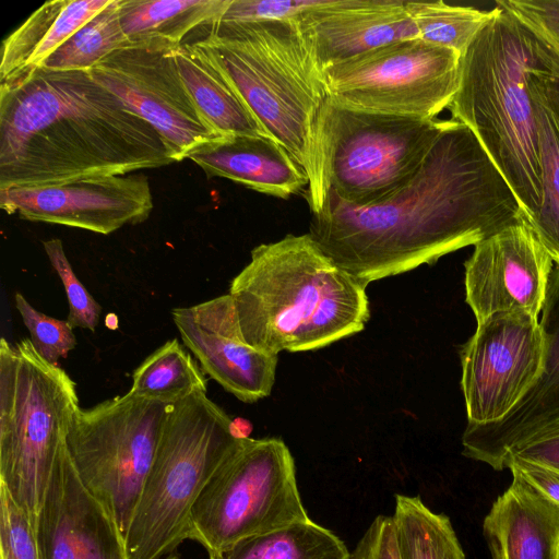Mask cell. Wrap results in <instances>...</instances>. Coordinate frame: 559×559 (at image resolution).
I'll list each match as a JSON object with an SVG mask.
<instances>
[{
	"instance_id": "6da1fadb",
	"label": "cell",
	"mask_w": 559,
	"mask_h": 559,
	"mask_svg": "<svg viewBox=\"0 0 559 559\" xmlns=\"http://www.w3.org/2000/svg\"><path fill=\"white\" fill-rule=\"evenodd\" d=\"M523 215L473 131L450 119L406 187L368 206L348 204L329 191L308 234L367 287L476 245Z\"/></svg>"
},
{
	"instance_id": "7a4b0ae2",
	"label": "cell",
	"mask_w": 559,
	"mask_h": 559,
	"mask_svg": "<svg viewBox=\"0 0 559 559\" xmlns=\"http://www.w3.org/2000/svg\"><path fill=\"white\" fill-rule=\"evenodd\" d=\"M174 162L159 133L88 71L38 68L0 83V190Z\"/></svg>"
},
{
	"instance_id": "3957f363",
	"label": "cell",
	"mask_w": 559,
	"mask_h": 559,
	"mask_svg": "<svg viewBox=\"0 0 559 559\" xmlns=\"http://www.w3.org/2000/svg\"><path fill=\"white\" fill-rule=\"evenodd\" d=\"M228 294L245 340L274 355L325 347L362 331L370 318L366 286L309 234L253 248Z\"/></svg>"
},
{
	"instance_id": "277c9868",
	"label": "cell",
	"mask_w": 559,
	"mask_h": 559,
	"mask_svg": "<svg viewBox=\"0 0 559 559\" xmlns=\"http://www.w3.org/2000/svg\"><path fill=\"white\" fill-rule=\"evenodd\" d=\"M209 26L202 43L270 136L305 170V195L318 213L328 194L322 121L330 95L297 21Z\"/></svg>"
},
{
	"instance_id": "5b68a950",
	"label": "cell",
	"mask_w": 559,
	"mask_h": 559,
	"mask_svg": "<svg viewBox=\"0 0 559 559\" xmlns=\"http://www.w3.org/2000/svg\"><path fill=\"white\" fill-rule=\"evenodd\" d=\"M496 7L462 56L448 109L452 120L476 135L532 222L542 204L543 173L530 81L556 60L513 15Z\"/></svg>"
},
{
	"instance_id": "8992f818",
	"label": "cell",
	"mask_w": 559,
	"mask_h": 559,
	"mask_svg": "<svg viewBox=\"0 0 559 559\" xmlns=\"http://www.w3.org/2000/svg\"><path fill=\"white\" fill-rule=\"evenodd\" d=\"M231 421L204 391L168 406L124 536L128 559H163L188 539L197 498L242 440L233 435Z\"/></svg>"
},
{
	"instance_id": "52a82bcc",
	"label": "cell",
	"mask_w": 559,
	"mask_h": 559,
	"mask_svg": "<svg viewBox=\"0 0 559 559\" xmlns=\"http://www.w3.org/2000/svg\"><path fill=\"white\" fill-rule=\"evenodd\" d=\"M76 384L29 338L0 341V485L35 528L78 409Z\"/></svg>"
},
{
	"instance_id": "ba28073f",
	"label": "cell",
	"mask_w": 559,
	"mask_h": 559,
	"mask_svg": "<svg viewBox=\"0 0 559 559\" xmlns=\"http://www.w3.org/2000/svg\"><path fill=\"white\" fill-rule=\"evenodd\" d=\"M309 520L286 443L280 438H245L197 498L188 539L211 554Z\"/></svg>"
},
{
	"instance_id": "9c48e42d",
	"label": "cell",
	"mask_w": 559,
	"mask_h": 559,
	"mask_svg": "<svg viewBox=\"0 0 559 559\" xmlns=\"http://www.w3.org/2000/svg\"><path fill=\"white\" fill-rule=\"evenodd\" d=\"M449 122L359 110L329 98L322 121L328 192L356 206L388 200L416 177Z\"/></svg>"
},
{
	"instance_id": "30bf717a",
	"label": "cell",
	"mask_w": 559,
	"mask_h": 559,
	"mask_svg": "<svg viewBox=\"0 0 559 559\" xmlns=\"http://www.w3.org/2000/svg\"><path fill=\"white\" fill-rule=\"evenodd\" d=\"M168 406L130 391L79 408L67 437L71 465L124 537L158 445Z\"/></svg>"
},
{
	"instance_id": "8fae6325",
	"label": "cell",
	"mask_w": 559,
	"mask_h": 559,
	"mask_svg": "<svg viewBox=\"0 0 559 559\" xmlns=\"http://www.w3.org/2000/svg\"><path fill=\"white\" fill-rule=\"evenodd\" d=\"M462 56L419 37L374 48L324 71L330 99L349 108L435 119L459 87Z\"/></svg>"
},
{
	"instance_id": "7c38bea8",
	"label": "cell",
	"mask_w": 559,
	"mask_h": 559,
	"mask_svg": "<svg viewBox=\"0 0 559 559\" xmlns=\"http://www.w3.org/2000/svg\"><path fill=\"white\" fill-rule=\"evenodd\" d=\"M543 359L538 317L498 311L477 322L461 350L468 424L493 423L510 413L538 378Z\"/></svg>"
},
{
	"instance_id": "4fadbf2b",
	"label": "cell",
	"mask_w": 559,
	"mask_h": 559,
	"mask_svg": "<svg viewBox=\"0 0 559 559\" xmlns=\"http://www.w3.org/2000/svg\"><path fill=\"white\" fill-rule=\"evenodd\" d=\"M174 49L131 45L118 49L88 72L163 138L175 162L218 140L188 92Z\"/></svg>"
},
{
	"instance_id": "5bb4252c",
	"label": "cell",
	"mask_w": 559,
	"mask_h": 559,
	"mask_svg": "<svg viewBox=\"0 0 559 559\" xmlns=\"http://www.w3.org/2000/svg\"><path fill=\"white\" fill-rule=\"evenodd\" d=\"M474 247L465 262V299L477 322L498 311L538 317L554 261L525 215Z\"/></svg>"
},
{
	"instance_id": "9a60e30c",
	"label": "cell",
	"mask_w": 559,
	"mask_h": 559,
	"mask_svg": "<svg viewBox=\"0 0 559 559\" xmlns=\"http://www.w3.org/2000/svg\"><path fill=\"white\" fill-rule=\"evenodd\" d=\"M0 206L23 219L108 235L127 224L146 221L153 198L148 178L131 173L0 190Z\"/></svg>"
},
{
	"instance_id": "2e32d148",
	"label": "cell",
	"mask_w": 559,
	"mask_h": 559,
	"mask_svg": "<svg viewBox=\"0 0 559 559\" xmlns=\"http://www.w3.org/2000/svg\"><path fill=\"white\" fill-rule=\"evenodd\" d=\"M186 347L204 373L245 403L271 394L277 355L250 345L243 337L229 294L192 307L171 310Z\"/></svg>"
},
{
	"instance_id": "e0dca14e",
	"label": "cell",
	"mask_w": 559,
	"mask_h": 559,
	"mask_svg": "<svg viewBox=\"0 0 559 559\" xmlns=\"http://www.w3.org/2000/svg\"><path fill=\"white\" fill-rule=\"evenodd\" d=\"M539 325L544 359L538 378L522 400L500 420L468 424L462 437L463 455L501 471L506 453L536 436L559 428V265L554 264Z\"/></svg>"
},
{
	"instance_id": "ac0fdd59",
	"label": "cell",
	"mask_w": 559,
	"mask_h": 559,
	"mask_svg": "<svg viewBox=\"0 0 559 559\" xmlns=\"http://www.w3.org/2000/svg\"><path fill=\"white\" fill-rule=\"evenodd\" d=\"M35 535L39 559H128L124 537L80 480L67 445L53 468Z\"/></svg>"
},
{
	"instance_id": "d6986e66",
	"label": "cell",
	"mask_w": 559,
	"mask_h": 559,
	"mask_svg": "<svg viewBox=\"0 0 559 559\" xmlns=\"http://www.w3.org/2000/svg\"><path fill=\"white\" fill-rule=\"evenodd\" d=\"M296 21L323 72L383 45L419 37L404 0H322Z\"/></svg>"
},
{
	"instance_id": "ffe728a7",
	"label": "cell",
	"mask_w": 559,
	"mask_h": 559,
	"mask_svg": "<svg viewBox=\"0 0 559 559\" xmlns=\"http://www.w3.org/2000/svg\"><path fill=\"white\" fill-rule=\"evenodd\" d=\"M511 474L483 522L491 559H559V506Z\"/></svg>"
},
{
	"instance_id": "44dd1931",
	"label": "cell",
	"mask_w": 559,
	"mask_h": 559,
	"mask_svg": "<svg viewBox=\"0 0 559 559\" xmlns=\"http://www.w3.org/2000/svg\"><path fill=\"white\" fill-rule=\"evenodd\" d=\"M209 178L233 180L254 191L287 199L308 188L305 170L275 140L230 135L202 145L189 157Z\"/></svg>"
},
{
	"instance_id": "7402d4cb",
	"label": "cell",
	"mask_w": 559,
	"mask_h": 559,
	"mask_svg": "<svg viewBox=\"0 0 559 559\" xmlns=\"http://www.w3.org/2000/svg\"><path fill=\"white\" fill-rule=\"evenodd\" d=\"M173 56L195 106L218 135L272 139L202 40L182 43Z\"/></svg>"
},
{
	"instance_id": "603a6c76",
	"label": "cell",
	"mask_w": 559,
	"mask_h": 559,
	"mask_svg": "<svg viewBox=\"0 0 559 559\" xmlns=\"http://www.w3.org/2000/svg\"><path fill=\"white\" fill-rule=\"evenodd\" d=\"M111 0H50L35 10L2 43L0 83L40 68Z\"/></svg>"
},
{
	"instance_id": "cb8c5ba5",
	"label": "cell",
	"mask_w": 559,
	"mask_h": 559,
	"mask_svg": "<svg viewBox=\"0 0 559 559\" xmlns=\"http://www.w3.org/2000/svg\"><path fill=\"white\" fill-rule=\"evenodd\" d=\"M538 128L543 198L537 216L528 222L559 265V66L554 62L530 81Z\"/></svg>"
},
{
	"instance_id": "d4e9b609",
	"label": "cell",
	"mask_w": 559,
	"mask_h": 559,
	"mask_svg": "<svg viewBox=\"0 0 559 559\" xmlns=\"http://www.w3.org/2000/svg\"><path fill=\"white\" fill-rule=\"evenodd\" d=\"M230 0H119L123 32L132 45L175 49L186 35L221 20Z\"/></svg>"
},
{
	"instance_id": "484cf974",
	"label": "cell",
	"mask_w": 559,
	"mask_h": 559,
	"mask_svg": "<svg viewBox=\"0 0 559 559\" xmlns=\"http://www.w3.org/2000/svg\"><path fill=\"white\" fill-rule=\"evenodd\" d=\"M209 559H350V552L333 531L309 520L245 538Z\"/></svg>"
},
{
	"instance_id": "4316f807",
	"label": "cell",
	"mask_w": 559,
	"mask_h": 559,
	"mask_svg": "<svg viewBox=\"0 0 559 559\" xmlns=\"http://www.w3.org/2000/svg\"><path fill=\"white\" fill-rule=\"evenodd\" d=\"M392 514L402 559H466L450 519L419 496L395 495Z\"/></svg>"
},
{
	"instance_id": "83f0119b",
	"label": "cell",
	"mask_w": 559,
	"mask_h": 559,
	"mask_svg": "<svg viewBox=\"0 0 559 559\" xmlns=\"http://www.w3.org/2000/svg\"><path fill=\"white\" fill-rule=\"evenodd\" d=\"M198 391L206 392L205 373L176 338L157 348L134 370L130 389L136 396L166 405Z\"/></svg>"
},
{
	"instance_id": "f1b7e54d",
	"label": "cell",
	"mask_w": 559,
	"mask_h": 559,
	"mask_svg": "<svg viewBox=\"0 0 559 559\" xmlns=\"http://www.w3.org/2000/svg\"><path fill=\"white\" fill-rule=\"evenodd\" d=\"M131 45L122 28L119 0H111L64 41L40 68L88 71L111 52Z\"/></svg>"
},
{
	"instance_id": "f546056e",
	"label": "cell",
	"mask_w": 559,
	"mask_h": 559,
	"mask_svg": "<svg viewBox=\"0 0 559 559\" xmlns=\"http://www.w3.org/2000/svg\"><path fill=\"white\" fill-rule=\"evenodd\" d=\"M420 39L452 49L463 56L479 32L493 19L498 8L480 10L444 1H406Z\"/></svg>"
},
{
	"instance_id": "4dcf8cb0",
	"label": "cell",
	"mask_w": 559,
	"mask_h": 559,
	"mask_svg": "<svg viewBox=\"0 0 559 559\" xmlns=\"http://www.w3.org/2000/svg\"><path fill=\"white\" fill-rule=\"evenodd\" d=\"M14 299L33 346L44 359L58 366L59 359L66 358L76 345L73 328L68 320L39 312L21 293H16Z\"/></svg>"
},
{
	"instance_id": "1f68e13d",
	"label": "cell",
	"mask_w": 559,
	"mask_h": 559,
	"mask_svg": "<svg viewBox=\"0 0 559 559\" xmlns=\"http://www.w3.org/2000/svg\"><path fill=\"white\" fill-rule=\"evenodd\" d=\"M48 259L59 275L68 298V322L71 326L95 331L102 308L88 290L79 281L64 253L60 239H49L43 242Z\"/></svg>"
},
{
	"instance_id": "d6a6232c",
	"label": "cell",
	"mask_w": 559,
	"mask_h": 559,
	"mask_svg": "<svg viewBox=\"0 0 559 559\" xmlns=\"http://www.w3.org/2000/svg\"><path fill=\"white\" fill-rule=\"evenodd\" d=\"M1 559H39L35 528L27 514L0 485Z\"/></svg>"
},
{
	"instance_id": "836d02e7",
	"label": "cell",
	"mask_w": 559,
	"mask_h": 559,
	"mask_svg": "<svg viewBox=\"0 0 559 559\" xmlns=\"http://www.w3.org/2000/svg\"><path fill=\"white\" fill-rule=\"evenodd\" d=\"M550 52L559 66V0H497Z\"/></svg>"
},
{
	"instance_id": "e575fe53",
	"label": "cell",
	"mask_w": 559,
	"mask_h": 559,
	"mask_svg": "<svg viewBox=\"0 0 559 559\" xmlns=\"http://www.w3.org/2000/svg\"><path fill=\"white\" fill-rule=\"evenodd\" d=\"M322 0H230L218 22H265L296 20Z\"/></svg>"
},
{
	"instance_id": "d590c367",
	"label": "cell",
	"mask_w": 559,
	"mask_h": 559,
	"mask_svg": "<svg viewBox=\"0 0 559 559\" xmlns=\"http://www.w3.org/2000/svg\"><path fill=\"white\" fill-rule=\"evenodd\" d=\"M350 559H402L392 515L379 514L373 519Z\"/></svg>"
},
{
	"instance_id": "8d00e7d4",
	"label": "cell",
	"mask_w": 559,
	"mask_h": 559,
	"mask_svg": "<svg viewBox=\"0 0 559 559\" xmlns=\"http://www.w3.org/2000/svg\"><path fill=\"white\" fill-rule=\"evenodd\" d=\"M521 476L547 499L559 506V468L528 461L518 456H508L502 463V469Z\"/></svg>"
},
{
	"instance_id": "74e56055",
	"label": "cell",
	"mask_w": 559,
	"mask_h": 559,
	"mask_svg": "<svg viewBox=\"0 0 559 559\" xmlns=\"http://www.w3.org/2000/svg\"><path fill=\"white\" fill-rule=\"evenodd\" d=\"M508 456H518L559 468V428L513 447L506 453L502 463Z\"/></svg>"
},
{
	"instance_id": "f35d334b",
	"label": "cell",
	"mask_w": 559,
	"mask_h": 559,
	"mask_svg": "<svg viewBox=\"0 0 559 559\" xmlns=\"http://www.w3.org/2000/svg\"><path fill=\"white\" fill-rule=\"evenodd\" d=\"M105 323L108 329L116 330L118 328V319L117 316L114 313H109L106 317Z\"/></svg>"
},
{
	"instance_id": "ab89813d",
	"label": "cell",
	"mask_w": 559,
	"mask_h": 559,
	"mask_svg": "<svg viewBox=\"0 0 559 559\" xmlns=\"http://www.w3.org/2000/svg\"><path fill=\"white\" fill-rule=\"evenodd\" d=\"M163 559H179V555L176 552H173V554L164 557Z\"/></svg>"
}]
</instances>
